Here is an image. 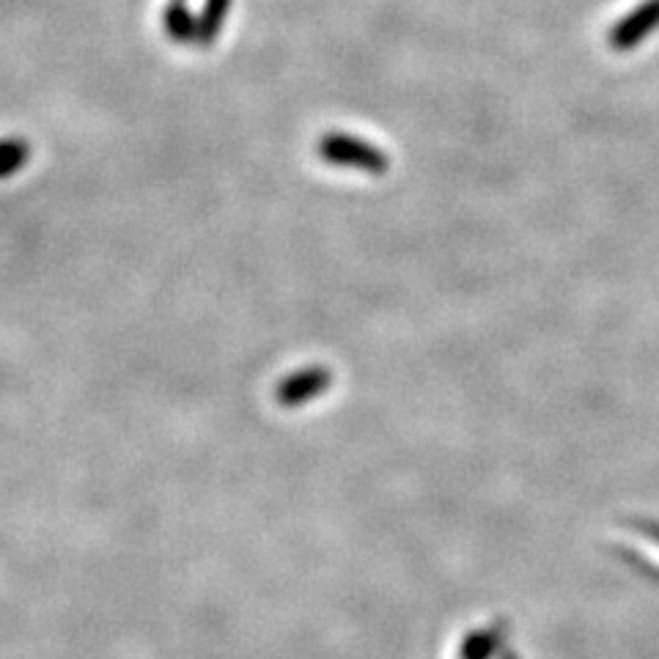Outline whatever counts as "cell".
<instances>
[{"mask_svg": "<svg viewBox=\"0 0 659 659\" xmlns=\"http://www.w3.org/2000/svg\"><path fill=\"white\" fill-rule=\"evenodd\" d=\"M333 388V371L325 366H305L292 371L275 385V401L286 410H297L308 401H316L325 390Z\"/></svg>", "mask_w": 659, "mask_h": 659, "instance_id": "cell-2", "label": "cell"}, {"mask_svg": "<svg viewBox=\"0 0 659 659\" xmlns=\"http://www.w3.org/2000/svg\"><path fill=\"white\" fill-rule=\"evenodd\" d=\"M654 31H659V0H643L607 31V44L616 53H629Z\"/></svg>", "mask_w": 659, "mask_h": 659, "instance_id": "cell-3", "label": "cell"}, {"mask_svg": "<svg viewBox=\"0 0 659 659\" xmlns=\"http://www.w3.org/2000/svg\"><path fill=\"white\" fill-rule=\"evenodd\" d=\"M163 28L171 42H195V36H198V17L187 9L184 0H168V6L163 11Z\"/></svg>", "mask_w": 659, "mask_h": 659, "instance_id": "cell-4", "label": "cell"}, {"mask_svg": "<svg viewBox=\"0 0 659 659\" xmlns=\"http://www.w3.org/2000/svg\"><path fill=\"white\" fill-rule=\"evenodd\" d=\"M3 152H6V157H3V176L6 179H11L14 173L20 171L22 165L28 163V143L20 141V138H11V141H6V146H3Z\"/></svg>", "mask_w": 659, "mask_h": 659, "instance_id": "cell-6", "label": "cell"}, {"mask_svg": "<svg viewBox=\"0 0 659 659\" xmlns=\"http://www.w3.org/2000/svg\"><path fill=\"white\" fill-rule=\"evenodd\" d=\"M234 0H204V6L198 11V36L195 44L198 47H212L215 39L223 33Z\"/></svg>", "mask_w": 659, "mask_h": 659, "instance_id": "cell-5", "label": "cell"}, {"mask_svg": "<svg viewBox=\"0 0 659 659\" xmlns=\"http://www.w3.org/2000/svg\"><path fill=\"white\" fill-rule=\"evenodd\" d=\"M319 160L335 168H352V171L368 173V176H382L390 171V157L374 143L344 135V132H325L316 143Z\"/></svg>", "mask_w": 659, "mask_h": 659, "instance_id": "cell-1", "label": "cell"}]
</instances>
